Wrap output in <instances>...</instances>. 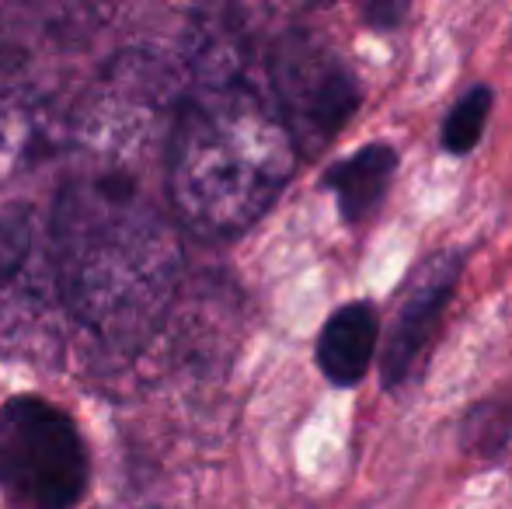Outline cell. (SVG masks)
<instances>
[{
  "label": "cell",
  "mask_w": 512,
  "mask_h": 509,
  "mask_svg": "<svg viewBox=\"0 0 512 509\" xmlns=\"http://www.w3.org/2000/svg\"><path fill=\"white\" fill-rule=\"evenodd\" d=\"M297 150L279 112L248 84L223 81L185 102L168 147L178 217L206 238L248 231L283 192Z\"/></svg>",
  "instance_id": "cell-1"
},
{
  "label": "cell",
  "mask_w": 512,
  "mask_h": 509,
  "mask_svg": "<svg viewBox=\"0 0 512 509\" xmlns=\"http://www.w3.org/2000/svg\"><path fill=\"white\" fill-rule=\"evenodd\" d=\"M88 447L63 408L35 394L0 405L4 509H77L88 492Z\"/></svg>",
  "instance_id": "cell-2"
},
{
  "label": "cell",
  "mask_w": 512,
  "mask_h": 509,
  "mask_svg": "<svg viewBox=\"0 0 512 509\" xmlns=\"http://www.w3.org/2000/svg\"><path fill=\"white\" fill-rule=\"evenodd\" d=\"M272 98L293 150L317 154L359 109V81L349 63L307 32H286L269 56Z\"/></svg>",
  "instance_id": "cell-3"
},
{
  "label": "cell",
  "mask_w": 512,
  "mask_h": 509,
  "mask_svg": "<svg viewBox=\"0 0 512 509\" xmlns=\"http://www.w3.org/2000/svg\"><path fill=\"white\" fill-rule=\"evenodd\" d=\"M460 272H464V255L460 252H436L422 258L418 269L411 272L387 342L380 349V381L391 394L415 377L422 353L429 349L439 318H443L446 304L457 290Z\"/></svg>",
  "instance_id": "cell-4"
},
{
  "label": "cell",
  "mask_w": 512,
  "mask_h": 509,
  "mask_svg": "<svg viewBox=\"0 0 512 509\" xmlns=\"http://www.w3.org/2000/svg\"><path fill=\"white\" fill-rule=\"evenodd\" d=\"M380 342V318L366 300L342 304L317 335V367L335 387H352L373 367Z\"/></svg>",
  "instance_id": "cell-5"
},
{
  "label": "cell",
  "mask_w": 512,
  "mask_h": 509,
  "mask_svg": "<svg viewBox=\"0 0 512 509\" xmlns=\"http://www.w3.org/2000/svg\"><path fill=\"white\" fill-rule=\"evenodd\" d=\"M398 171V150L387 143H366L356 154L335 161L324 171L321 185L335 196L338 213L349 227H363L380 210Z\"/></svg>",
  "instance_id": "cell-6"
},
{
  "label": "cell",
  "mask_w": 512,
  "mask_h": 509,
  "mask_svg": "<svg viewBox=\"0 0 512 509\" xmlns=\"http://www.w3.org/2000/svg\"><path fill=\"white\" fill-rule=\"evenodd\" d=\"M492 88L488 84H474L453 102V109L443 119V150L446 154H471L478 147L481 133H485L488 112H492Z\"/></svg>",
  "instance_id": "cell-7"
},
{
  "label": "cell",
  "mask_w": 512,
  "mask_h": 509,
  "mask_svg": "<svg viewBox=\"0 0 512 509\" xmlns=\"http://www.w3.org/2000/svg\"><path fill=\"white\" fill-rule=\"evenodd\" d=\"M464 447L481 457H499L512 440V398H485L464 415Z\"/></svg>",
  "instance_id": "cell-8"
},
{
  "label": "cell",
  "mask_w": 512,
  "mask_h": 509,
  "mask_svg": "<svg viewBox=\"0 0 512 509\" xmlns=\"http://www.w3.org/2000/svg\"><path fill=\"white\" fill-rule=\"evenodd\" d=\"M405 14H408L405 4H370L366 7V21H370L373 28H384V32L398 28Z\"/></svg>",
  "instance_id": "cell-9"
}]
</instances>
